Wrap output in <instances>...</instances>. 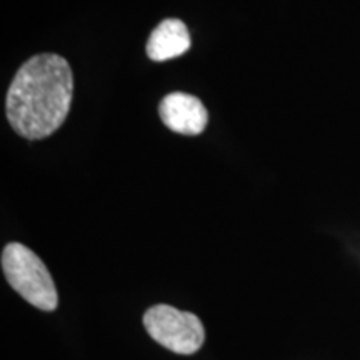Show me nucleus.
I'll return each mask as SVG.
<instances>
[{"mask_svg": "<svg viewBox=\"0 0 360 360\" xmlns=\"http://www.w3.org/2000/svg\"><path fill=\"white\" fill-rule=\"evenodd\" d=\"M162 122L172 132L182 135L202 134L209 122V114L199 98L188 94L174 92L164 97L159 105Z\"/></svg>", "mask_w": 360, "mask_h": 360, "instance_id": "20e7f679", "label": "nucleus"}, {"mask_svg": "<svg viewBox=\"0 0 360 360\" xmlns=\"http://www.w3.org/2000/svg\"><path fill=\"white\" fill-rule=\"evenodd\" d=\"M2 270L12 289L45 312L56 310L57 289L42 260L22 244H8L2 252Z\"/></svg>", "mask_w": 360, "mask_h": 360, "instance_id": "f03ea898", "label": "nucleus"}, {"mask_svg": "<svg viewBox=\"0 0 360 360\" xmlns=\"http://www.w3.org/2000/svg\"><path fill=\"white\" fill-rule=\"evenodd\" d=\"M143 326L152 339L175 354L191 355L197 352L205 340V330L199 317L170 305L148 309L143 315Z\"/></svg>", "mask_w": 360, "mask_h": 360, "instance_id": "7ed1b4c3", "label": "nucleus"}, {"mask_svg": "<svg viewBox=\"0 0 360 360\" xmlns=\"http://www.w3.org/2000/svg\"><path fill=\"white\" fill-rule=\"evenodd\" d=\"M74 96L69 62L56 53L27 60L7 92V119L12 129L30 141L47 137L64 124Z\"/></svg>", "mask_w": 360, "mask_h": 360, "instance_id": "f257e3e1", "label": "nucleus"}, {"mask_svg": "<svg viewBox=\"0 0 360 360\" xmlns=\"http://www.w3.org/2000/svg\"><path fill=\"white\" fill-rule=\"evenodd\" d=\"M191 49V34L182 20H162L150 34L147 56L154 62H165L186 53Z\"/></svg>", "mask_w": 360, "mask_h": 360, "instance_id": "39448f33", "label": "nucleus"}]
</instances>
